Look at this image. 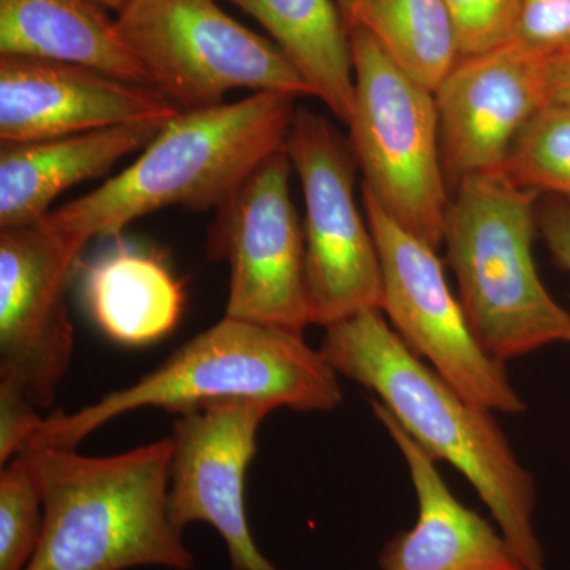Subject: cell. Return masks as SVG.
Instances as JSON below:
<instances>
[{
    "label": "cell",
    "mask_w": 570,
    "mask_h": 570,
    "mask_svg": "<svg viewBox=\"0 0 570 570\" xmlns=\"http://www.w3.org/2000/svg\"><path fill=\"white\" fill-rule=\"evenodd\" d=\"M371 407L403 453L419 502L417 523L385 546L382 570H528L505 535L452 493L436 461L387 409L379 401Z\"/></svg>",
    "instance_id": "obj_15"
},
{
    "label": "cell",
    "mask_w": 570,
    "mask_h": 570,
    "mask_svg": "<svg viewBox=\"0 0 570 570\" xmlns=\"http://www.w3.org/2000/svg\"><path fill=\"white\" fill-rule=\"evenodd\" d=\"M43 530L26 570H189L194 557L168 513L171 439L112 456L29 449Z\"/></svg>",
    "instance_id": "obj_3"
},
{
    "label": "cell",
    "mask_w": 570,
    "mask_h": 570,
    "mask_svg": "<svg viewBox=\"0 0 570 570\" xmlns=\"http://www.w3.org/2000/svg\"><path fill=\"white\" fill-rule=\"evenodd\" d=\"M96 0H0V56L75 63L153 88Z\"/></svg>",
    "instance_id": "obj_17"
},
{
    "label": "cell",
    "mask_w": 570,
    "mask_h": 570,
    "mask_svg": "<svg viewBox=\"0 0 570 570\" xmlns=\"http://www.w3.org/2000/svg\"><path fill=\"white\" fill-rule=\"evenodd\" d=\"M246 11L340 121L354 104V62L336 0H227Z\"/></svg>",
    "instance_id": "obj_19"
},
{
    "label": "cell",
    "mask_w": 570,
    "mask_h": 570,
    "mask_svg": "<svg viewBox=\"0 0 570 570\" xmlns=\"http://www.w3.org/2000/svg\"><path fill=\"white\" fill-rule=\"evenodd\" d=\"M292 170L287 153L279 149L216 209L208 255L230 268L225 317L303 335L313 313Z\"/></svg>",
    "instance_id": "obj_10"
},
{
    "label": "cell",
    "mask_w": 570,
    "mask_h": 570,
    "mask_svg": "<svg viewBox=\"0 0 570 570\" xmlns=\"http://www.w3.org/2000/svg\"><path fill=\"white\" fill-rule=\"evenodd\" d=\"M363 209L382 272V313L419 358L475 406L502 414L527 409L505 363L479 343L445 277L438 249L406 230L362 187Z\"/></svg>",
    "instance_id": "obj_9"
},
{
    "label": "cell",
    "mask_w": 570,
    "mask_h": 570,
    "mask_svg": "<svg viewBox=\"0 0 570 570\" xmlns=\"http://www.w3.org/2000/svg\"><path fill=\"white\" fill-rule=\"evenodd\" d=\"M502 170L542 197L570 202V108L549 105L519 135Z\"/></svg>",
    "instance_id": "obj_21"
},
{
    "label": "cell",
    "mask_w": 570,
    "mask_h": 570,
    "mask_svg": "<svg viewBox=\"0 0 570 570\" xmlns=\"http://www.w3.org/2000/svg\"><path fill=\"white\" fill-rule=\"evenodd\" d=\"M513 41L540 58L570 50V0H523Z\"/></svg>",
    "instance_id": "obj_24"
},
{
    "label": "cell",
    "mask_w": 570,
    "mask_h": 570,
    "mask_svg": "<svg viewBox=\"0 0 570 570\" xmlns=\"http://www.w3.org/2000/svg\"><path fill=\"white\" fill-rule=\"evenodd\" d=\"M538 225L551 257L570 275V202L557 197L540 198ZM564 343L570 344V322Z\"/></svg>",
    "instance_id": "obj_26"
},
{
    "label": "cell",
    "mask_w": 570,
    "mask_h": 570,
    "mask_svg": "<svg viewBox=\"0 0 570 570\" xmlns=\"http://www.w3.org/2000/svg\"><path fill=\"white\" fill-rule=\"evenodd\" d=\"M275 409L235 400L183 412L171 433L168 513L183 531L212 524L227 543L234 570H277L255 546L246 513V474L257 433Z\"/></svg>",
    "instance_id": "obj_12"
},
{
    "label": "cell",
    "mask_w": 570,
    "mask_h": 570,
    "mask_svg": "<svg viewBox=\"0 0 570 570\" xmlns=\"http://www.w3.org/2000/svg\"><path fill=\"white\" fill-rule=\"evenodd\" d=\"M295 100L254 92L238 102L181 111L130 167L48 214L43 224L89 242L118 236L134 220L168 206L217 209L284 148Z\"/></svg>",
    "instance_id": "obj_2"
},
{
    "label": "cell",
    "mask_w": 570,
    "mask_h": 570,
    "mask_svg": "<svg viewBox=\"0 0 570 570\" xmlns=\"http://www.w3.org/2000/svg\"><path fill=\"white\" fill-rule=\"evenodd\" d=\"M305 198L306 279L313 324L328 326L382 311L376 242L355 198L356 163L347 138L325 116L296 108L284 145Z\"/></svg>",
    "instance_id": "obj_8"
},
{
    "label": "cell",
    "mask_w": 570,
    "mask_h": 570,
    "mask_svg": "<svg viewBox=\"0 0 570 570\" xmlns=\"http://www.w3.org/2000/svg\"><path fill=\"white\" fill-rule=\"evenodd\" d=\"M168 122V121H167ZM167 122L124 124L70 137L0 146V228L39 225L56 198L142 151Z\"/></svg>",
    "instance_id": "obj_16"
},
{
    "label": "cell",
    "mask_w": 570,
    "mask_h": 570,
    "mask_svg": "<svg viewBox=\"0 0 570 570\" xmlns=\"http://www.w3.org/2000/svg\"><path fill=\"white\" fill-rule=\"evenodd\" d=\"M43 423L39 407L17 385L0 381V463L6 466L31 444Z\"/></svg>",
    "instance_id": "obj_25"
},
{
    "label": "cell",
    "mask_w": 570,
    "mask_h": 570,
    "mask_svg": "<svg viewBox=\"0 0 570 570\" xmlns=\"http://www.w3.org/2000/svg\"><path fill=\"white\" fill-rule=\"evenodd\" d=\"M450 187L502 170L531 119L549 107L546 61L517 41L464 56L434 91Z\"/></svg>",
    "instance_id": "obj_13"
},
{
    "label": "cell",
    "mask_w": 570,
    "mask_h": 570,
    "mask_svg": "<svg viewBox=\"0 0 570 570\" xmlns=\"http://www.w3.org/2000/svg\"><path fill=\"white\" fill-rule=\"evenodd\" d=\"M96 2H99L105 9H110L119 13L129 0H96Z\"/></svg>",
    "instance_id": "obj_29"
},
{
    "label": "cell",
    "mask_w": 570,
    "mask_h": 570,
    "mask_svg": "<svg viewBox=\"0 0 570 570\" xmlns=\"http://www.w3.org/2000/svg\"><path fill=\"white\" fill-rule=\"evenodd\" d=\"M337 376L302 333L224 317L130 387L71 414L56 411L43 419L26 450L77 449L105 423L141 407L183 414L223 401L249 400L273 409L332 411L343 401Z\"/></svg>",
    "instance_id": "obj_4"
},
{
    "label": "cell",
    "mask_w": 570,
    "mask_h": 570,
    "mask_svg": "<svg viewBox=\"0 0 570 570\" xmlns=\"http://www.w3.org/2000/svg\"><path fill=\"white\" fill-rule=\"evenodd\" d=\"M88 243L43 223L0 228V381L39 409L55 403L73 356L67 292Z\"/></svg>",
    "instance_id": "obj_11"
},
{
    "label": "cell",
    "mask_w": 570,
    "mask_h": 570,
    "mask_svg": "<svg viewBox=\"0 0 570 570\" xmlns=\"http://www.w3.org/2000/svg\"><path fill=\"white\" fill-rule=\"evenodd\" d=\"M340 7L341 17H343L344 26H346L348 36L352 29L358 24L360 10H362L363 0H336Z\"/></svg>",
    "instance_id": "obj_28"
},
{
    "label": "cell",
    "mask_w": 570,
    "mask_h": 570,
    "mask_svg": "<svg viewBox=\"0 0 570 570\" xmlns=\"http://www.w3.org/2000/svg\"><path fill=\"white\" fill-rule=\"evenodd\" d=\"M459 33L461 58L513 39L523 0H444Z\"/></svg>",
    "instance_id": "obj_23"
},
{
    "label": "cell",
    "mask_w": 570,
    "mask_h": 570,
    "mask_svg": "<svg viewBox=\"0 0 570 570\" xmlns=\"http://www.w3.org/2000/svg\"><path fill=\"white\" fill-rule=\"evenodd\" d=\"M356 26L433 92L461 59L459 33L444 0H363Z\"/></svg>",
    "instance_id": "obj_20"
},
{
    "label": "cell",
    "mask_w": 570,
    "mask_h": 570,
    "mask_svg": "<svg viewBox=\"0 0 570 570\" xmlns=\"http://www.w3.org/2000/svg\"><path fill=\"white\" fill-rule=\"evenodd\" d=\"M321 354L340 376L377 395L434 461L474 487L528 570H546L532 528L535 483L491 411L475 406L404 344L379 309L325 326Z\"/></svg>",
    "instance_id": "obj_1"
},
{
    "label": "cell",
    "mask_w": 570,
    "mask_h": 570,
    "mask_svg": "<svg viewBox=\"0 0 570 570\" xmlns=\"http://www.w3.org/2000/svg\"><path fill=\"white\" fill-rule=\"evenodd\" d=\"M116 24L153 88L181 111L216 107L235 89L314 97L272 40L228 17L216 0H129Z\"/></svg>",
    "instance_id": "obj_7"
},
{
    "label": "cell",
    "mask_w": 570,
    "mask_h": 570,
    "mask_svg": "<svg viewBox=\"0 0 570 570\" xmlns=\"http://www.w3.org/2000/svg\"><path fill=\"white\" fill-rule=\"evenodd\" d=\"M351 50L355 89L347 140L362 187L439 250L452 194L434 92L401 69L363 26L352 29Z\"/></svg>",
    "instance_id": "obj_6"
},
{
    "label": "cell",
    "mask_w": 570,
    "mask_h": 570,
    "mask_svg": "<svg viewBox=\"0 0 570 570\" xmlns=\"http://www.w3.org/2000/svg\"><path fill=\"white\" fill-rule=\"evenodd\" d=\"M43 530V497L24 453L0 471V570H26Z\"/></svg>",
    "instance_id": "obj_22"
},
{
    "label": "cell",
    "mask_w": 570,
    "mask_h": 570,
    "mask_svg": "<svg viewBox=\"0 0 570 570\" xmlns=\"http://www.w3.org/2000/svg\"><path fill=\"white\" fill-rule=\"evenodd\" d=\"M542 195L504 170L461 179L452 189L442 246L461 306L491 356L508 360L564 341L570 313L554 302L535 268Z\"/></svg>",
    "instance_id": "obj_5"
},
{
    "label": "cell",
    "mask_w": 570,
    "mask_h": 570,
    "mask_svg": "<svg viewBox=\"0 0 570 570\" xmlns=\"http://www.w3.org/2000/svg\"><path fill=\"white\" fill-rule=\"evenodd\" d=\"M163 92L75 63L0 56V142L52 140L124 124L167 122Z\"/></svg>",
    "instance_id": "obj_14"
},
{
    "label": "cell",
    "mask_w": 570,
    "mask_h": 570,
    "mask_svg": "<svg viewBox=\"0 0 570 570\" xmlns=\"http://www.w3.org/2000/svg\"><path fill=\"white\" fill-rule=\"evenodd\" d=\"M543 61L549 104L570 108V50Z\"/></svg>",
    "instance_id": "obj_27"
},
{
    "label": "cell",
    "mask_w": 570,
    "mask_h": 570,
    "mask_svg": "<svg viewBox=\"0 0 570 570\" xmlns=\"http://www.w3.org/2000/svg\"><path fill=\"white\" fill-rule=\"evenodd\" d=\"M82 292L97 326L122 346L163 340L183 314V284L156 254L118 243L85 265Z\"/></svg>",
    "instance_id": "obj_18"
}]
</instances>
